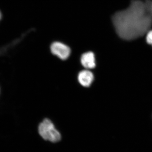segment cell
I'll return each instance as SVG.
<instances>
[{"mask_svg":"<svg viewBox=\"0 0 152 152\" xmlns=\"http://www.w3.org/2000/svg\"><path fill=\"white\" fill-rule=\"evenodd\" d=\"M94 80V74L88 69L81 71L78 75V80L80 84L84 87H88Z\"/></svg>","mask_w":152,"mask_h":152,"instance_id":"cell-4","label":"cell"},{"mask_svg":"<svg viewBox=\"0 0 152 152\" xmlns=\"http://www.w3.org/2000/svg\"><path fill=\"white\" fill-rule=\"evenodd\" d=\"M146 40L148 44L152 46V30L148 32L147 35Z\"/></svg>","mask_w":152,"mask_h":152,"instance_id":"cell-6","label":"cell"},{"mask_svg":"<svg viewBox=\"0 0 152 152\" xmlns=\"http://www.w3.org/2000/svg\"><path fill=\"white\" fill-rule=\"evenodd\" d=\"M52 53L60 59L66 60L71 54V49L65 44L61 42H54L50 47Z\"/></svg>","mask_w":152,"mask_h":152,"instance_id":"cell-3","label":"cell"},{"mask_svg":"<svg viewBox=\"0 0 152 152\" xmlns=\"http://www.w3.org/2000/svg\"><path fill=\"white\" fill-rule=\"evenodd\" d=\"M113 20L120 37L131 40L148 31L152 23V15L145 2L133 0L127 9L115 14Z\"/></svg>","mask_w":152,"mask_h":152,"instance_id":"cell-1","label":"cell"},{"mask_svg":"<svg viewBox=\"0 0 152 152\" xmlns=\"http://www.w3.org/2000/svg\"><path fill=\"white\" fill-rule=\"evenodd\" d=\"M81 63L84 67L88 69H92L96 65L94 54L92 52H88L83 54L81 57Z\"/></svg>","mask_w":152,"mask_h":152,"instance_id":"cell-5","label":"cell"},{"mask_svg":"<svg viewBox=\"0 0 152 152\" xmlns=\"http://www.w3.org/2000/svg\"><path fill=\"white\" fill-rule=\"evenodd\" d=\"M2 18V15L1 13V12H0V20H1V19Z\"/></svg>","mask_w":152,"mask_h":152,"instance_id":"cell-7","label":"cell"},{"mask_svg":"<svg viewBox=\"0 0 152 152\" xmlns=\"http://www.w3.org/2000/svg\"><path fill=\"white\" fill-rule=\"evenodd\" d=\"M38 131L43 139L52 142H59L61 139V134L56 129L52 121L48 118H45L39 124Z\"/></svg>","mask_w":152,"mask_h":152,"instance_id":"cell-2","label":"cell"}]
</instances>
